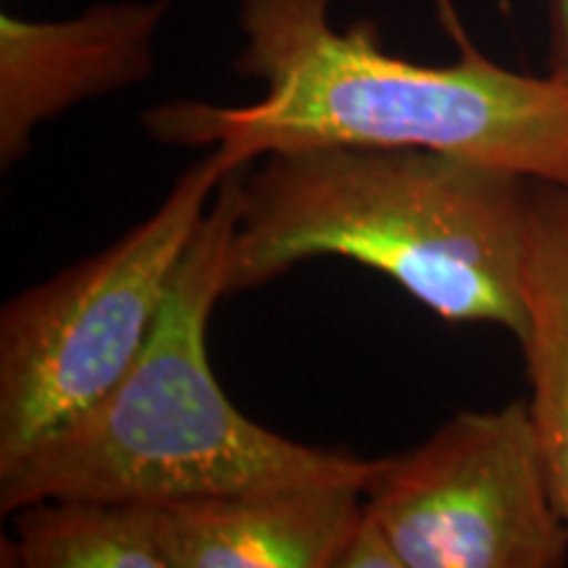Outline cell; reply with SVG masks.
I'll return each instance as SVG.
<instances>
[{
    "label": "cell",
    "mask_w": 568,
    "mask_h": 568,
    "mask_svg": "<svg viewBox=\"0 0 568 568\" xmlns=\"http://www.w3.org/2000/svg\"><path fill=\"white\" fill-rule=\"evenodd\" d=\"M364 508L406 568H560L568 521L529 400L460 410L379 458Z\"/></svg>",
    "instance_id": "5"
},
{
    "label": "cell",
    "mask_w": 568,
    "mask_h": 568,
    "mask_svg": "<svg viewBox=\"0 0 568 568\" xmlns=\"http://www.w3.org/2000/svg\"><path fill=\"white\" fill-rule=\"evenodd\" d=\"M245 169L219 184L130 372L82 416L0 466V514L51 497L169 506L245 489L372 481L379 458L276 435L234 406L213 376L205 337L224 297Z\"/></svg>",
    "instance_id": "3"
},
{
    "label": "cell",
    "mask_w": 568,
    "mask_h": 568,
    "mask_svg": "<svg viewBox=\"0 0 568 568\" xmlns=\"http://www.w3.org/2000/svg\"><path fill=\"white\" fill-rule=\"evenodd\" d=\"M527 176L429 148L268 153L243 176L224 295L337 255L376 268L450 324L527 335Z\"/></svg>",
    "instance_id": "2"
},
{
    "label": "cell",
    "mask_w": 568,
    "mask_h": 568,
    "mask_svg": "<svg viewBox=\"0 0 568 568\" xmlns=\"http://www.w3.org/2000/svg\"><path fill=\"white\" fill-rule=\"evenodd\" d=\"M172 0L101 6L80 19H0V169L30 153L40 124L151 71V38Z\"/></svg>",
    "instance_id": "6"
},
{
    "label": "cell",
    "mask_w": 568,
    "mask_h": 568,
    "mask_svg": "<svg viewBox=\"0 0 568 568\" xmlns=\"http://www.w3.org/2000/svg\"><path fill=\"white\" fill-rule=\"evenodd\" d=\"M335 568H406L395 542L374 516L361 514Z\"/></svg>",
    "instance_id": "10"
},
{
    "label": "cell",
    "mask_w": 568,
    "mask_h": 568,
    "mask_svg": "<svg viewBox=\"0 0 568 568\" xmlns=\"http://www.w3.org/2000/svg\"><path fill=\"white\" fill-rule=\"evenodd\" d=\"M524 303L529 410L568 521V184L529 182Z\"/></svg>",
    "instance_id": "8"
},
{
    "label": "cell",
    "mask_w": 568,
    "mask_h": 568,
    "mask_svg": "<svg viewBox=\"0 0 568 568\" xmlns=\"http://www.w3.org/2000/svg\"><path fill=\"white\" fill-rule=\"evenodd\" d=\"M548 74L568 88V0H550Z\"/></svg>",
    "instance_id": "11"
},
{
    "label": "cell",
    "mask_w": 568,
    "mask_h": 568,
    "mask_svg": "<svg viewBox=\"0 0 568 568\" xmlns=\"http://www.w3.org/2000/svg\"><path fill=\"white\" fill-rule=\"evenodd\" d=\"M332 0H243L240 74L264 82L251 105L180 101L142 124L166 145L222 151L243 169L322 145L429 148L539 182L568 184V88L518 74L460 40V59L422 67L385 53L374 24L337 30Z\"/></svg>",
    "instance_id": "1"
},
{
    "label": "cell",
    "mask_w": 568,
    "mask_h": 568,
    "mask_svg": "<svg viewBox=\"0 0 568 568\" xmlns=\"http://www.w3.org/2000/svg\"><path fill=\"white\" fill-rule=\"evenodd\" d=\"M11 568H169L163 508L155 503L51 497L11 514Z\"/></svg>",
    "instance_id": "9"
},
{
    "label": "cell",
    "mask_w": 568,
    "mask_h": 568,
    "mask_svg": "<svg viewBox=\"0 0 568 568\" xmlns=\"http://www.w3.org/2000/svg\"><path fill=\"white\" fill-rule=\"evenodd\" d=\"M364 500L361 485H295L169 503V568H335Z\"/></svg>",
    "instance_id": "7"
},
{
    "label": "cell",
    "mask_w": 568,
    "mask_h": 568,
    "mask_svg": "<svg viewBox=\"0 0 568 568\" xmlns=\"http://www.w3.org/2000/svg\"><path fill=\"white\" fill-rule=\"evenodd\" d=\"M232 172L213 148L145 222L3 305L0 466L82 416L130 372L209 197Z\"/></svg>",
    "instance_id": "4"
}]
</instances>
